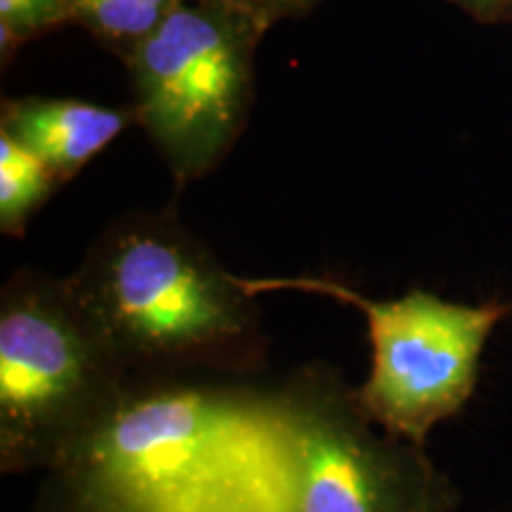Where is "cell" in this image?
Here are the masks:
<instances>
[{
	"label": "cell",
	"instance_id": "obj_7",
	"mask_svg": "<svg viewBox=\"0 0 512 512\" xmlns=\"http://www.w3.org/2000/svg\"><path fill=\"white\" fill-rule=\"evenodd\" d=\"M126 112L79 100L27 98L5 105L3 133L67 181L124 131Z\"/></svg>",
	"mask_w": 512,
	"mask_h": 512
},
{
	"label": "cell",
	"instance_id": "obj_8",
	"mask_svg": "<svg viewBox=\"0 0 512 512\" xmlns=\"http://www.w3.org/2000/svg\"><path fill=\"white\" fill-rule=\"evenodd\" d=\"M57 183L41 159L0 133V230L5 235H22Z\"/></svg>",
	"mask_w": 512,
	"mask_h": 512
},
{
	"label": "cell",
	"instance_id": "obj_12",
	"mask_svg": "<svg viewBox=\"0 0 512 512\" xmlns=\"http://www.w3.org/2000/svg\"><path fill=\"white\" fill-rule=\"evenodd\" d=\"M221 3H228L242 12H249V15H254L256 19H264L266 5H273L271 0H221Z\"/></svg>",
	"mask_w": 512,
	"mask_h": 512
},
{
	"label": "cell",
	"instance_id": "obj_5",
	"mask_svg": "<svg viewBox=\"0 0 512 512\" xmlns=\"http://www.w3.org/2000/svg\"><path fill=\"white\" fill-rule=\"evenodd\" d=\"M247 294L292 290L323 294L363 313L373 347L370 373L358 384L363 411L394 437L425 446L441 420L453 418L475 394L479 363L510 304L448 302L413 290L373 299L335 278H240Z\"/></svg>",
	"mask_w": 512,
	"mask_h": 512
},
{
	"label": "cell",
	"instance_id": "obj_11",
	"mask_svg": "<svg viewBox=\"0 0 512 512\" xmlns=\"http://www.w3.org/2000/svg\"><path fill=\"white\" fill-rule=\"evenodd\" d=\"M31 512H110L62 472H48Z\"/></svg>",
	"mask_w": 512,
	"mask_h": 512
},
{
	"label": "cell",
	"instance_id": "obj_13",
	"mask_svg": "<svg viewBox=\"0 0 512 512\" xmlns=\"http://www.w3.org/2000/svg\"><path fill=\"white\" fill-rule=\"evenodd\" d=\"M463 3L467 5V8H472L477 12H489V10H494L501 0H463Z\"/></svg>",
	"mask_w": 512,
	"mask_h": 512
},
{
	"label": "cell",
	"instance_id": "obj_3",
	"mask_svg": "<svg viewBox=\"0 0 512 512\" xmlns=\"http://www.w3.org/2000/svg\"><path fill=\"white\" fill-rule=\"evenodd\" d=\"M128 375L64 280L19 271L0 297V472H55L110 418Z\"/></svg>",
	"mask_w": 512,
	"mask_h": 512
},
{
	"label": "cell",
	"instance_id": "obj_2",
	"mask_svg": "<svg viewBox=\"0 0 512 512\" xmlns=\"http://www.w3.org/2000/svg\"><path fill=\"white\" fill-rule=\"evenodd\" d=\"M247 448L273 475L278 512H448L458 503L425 446L382 430L328 363L261 394Z\"/></svg>",
	"mask_w": 512,
	"mask_h": 512
},
{
	"label": "cell",
	"instance_id": "obj_4",
	"mask_svg": "<svg viewBox=\"0 0 512 512\" xmlns=\"http://www.w3.org/2000/svg\"><path fill=\"white\" fill-rule=\"evenodd\" d=\"M261 394L233 380H133L64 477L110 512H169L245 448Z\"/></svg>",
	"mask_w": 512,
	"mask_h": 512
},
{
	"label": "cell",
	"instance_id": "obj_6",
	"mask_svg": "<svg viewBox=\"0 0 512 512\" xmlns=\"http://www.w3.org/2000/svg\"><path fill=\"white\" fill-rule=\"evenodd\" d=\"M259 22L221 0H188L128 53L138 117L181 183L214 169L240 133Z\"/></svg>",
	"mask_w": 512,
	"mask_h": 512
},
{
	"label": "cell",
	"instance_id": "obj_1",
	"mask_svg": "<svg viewBox=\"0 0 512 512\" xmlns=\"http://www.w3.org/2000/svg\"><path fill=\"white\" fill-rule=\"evenodd\" d=\"M64 283L128 380H240L266 368L254 297L171 216L114 221Z\"/></svg>",
	"mask_w": 512,
	"mask_h": 512
},
{
	"label": "cell",
	"instance_id": "obj_9",
	"mask_svg": "<svg viewBox=\"0 0 512 512\" xmlns=\"http://www.w3.org/2000/svg\"><path fill=\"white\" fill-rule=\"evenodd\" d=\"M72 19L110 46L131 53L188 0H69Z\"/></svg>",
	"mask_w": 512,
	"mask_h": 512
},
{
	"label": "cell",
	"instance_id": "obj_10",
	"mask_svg": "<svg viewBox=\"0 0 512 512\" xmlns=\"http://www.w3.org/2000/svg\"><path fill=\"white\" fill-rule=\"evenodd\" d=\"M72 19L69 0H0V41L3 53H10L17 43L38 36Z\"/></svg>",
	"mask_w": 512,
	"mask_h": 512
},
{
	"label": "cell",
	"instance_id": "obj_14",
	"mask_svg": "<svg viewBox=\"0 0 512 512\" xmlns=\"http://www.w3.org/2000/svg\"><path fill=\"white\" fill-rule=\"evenodd\" d=\"M273 8L278 5V8L283 10H297V8H306V5H311L313 0H271Z\"/></svg>",
	"mask_w": 512,
	"mask_h": 512
}]
</instances>
